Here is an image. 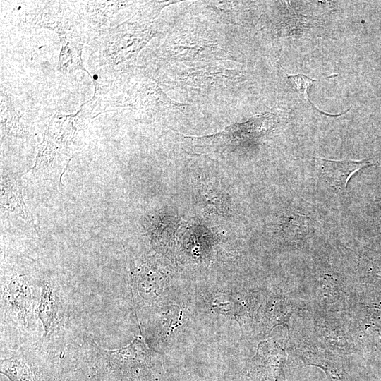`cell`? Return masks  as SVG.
<instances>
[{
    "instance_id": "obj_6",
    "label": "cell",
    "mask_w": 381,
    "mask_h": 381,
    "mask_svg": "<svg viewBox=\"0 0 381 381\" xmlns=\"http://www.w3.org/2000/svg\"><path fill=\"white\" fill-rule=\"evenodd\" d=\"M1 212L15 214L28 222H32V217L23 198L20 174L1 175Z\"/></svg>"
},
{
    "instance_id": "obj_12",
    "label": "cell",
    "mask_w": 381,
    "mask_h": 381,
    "mask_svg": "<svg viewBox=\"0 0 381 381\" xmlns=\"http://www.w3.org/2000/svg\"><path fill=\"white\" fill-rule=\"evenodd\" d=\"M289 80L294 85L296 89L303 96L304 99L309 102L314 108L308 96V89L312 85L315 80L302 74L289 75Z\"/></svg>"
},
{
    "instance_id": "obj_8",
    "label": "cell",
    "mask_w": 381,
    "mask_h": 381,
    "mask_svg": "<svg viewBox=\"0 0 381 381\" xmlns=\"http://www.w3.org/2000/svg\"><path fill=\"white\" fill-rule=\"evenodd\" d=\"M171 48H169V55L173 59H184L183 60H190V59L205 58L210 56L212 53L219 52L214 49L219 48L218 45L212 42L207 41L202 42V39H195V42H188L186 38H182L174 42Z\"/></svg>"
},
{
    "instance_id": "obj_10",
    "label": "cell",
    "mask_w": 381,
    "mask_h": 381,
    "mask_svg": "<svg viewBox=\"0 0 381 381\" xmlns=\"http://www.w3.org/2000/svg\"><path fill=\"white\" fill-rule=\"evenodd\" d=\"M62 49L59 57L60 69L70 72L83 69L81 60V44L74 38L64 37L61 40Z\"/></svg>"
},
{
    "instance_id": "obj_9",
    "label": "cell",
    "mask_w": 381,
    "mask_h": 381,
    "mask_svg": "<svg viewBox=\"0 0 381 381\" xmlns=\"http://www.w3.org/2000/svg\"><path fill=\"white\" fill-rule=\"evenodd\" d=\"M0 373L11 381H40L31 365L18 356L1 360Z\"/></svg>"
},
{
    "instance_id": "obj_3",
    "label": "cell",
    "mask_w": 381,
    "mask_h": 381,
    "mask_svg": "<svg viewBox=\"0 0 381 381\" xmlns=\"http://www.w3.org/2000/svg\"><path fill=\"white\" fill-rule=\"evenodd\" d=\"M284 362L283 350L271 343L262 342L251 360L249 375L256 381H284Z\"/></svg>"
},
{
    "instance_id": "obj_4",
    "label": "cell",
    "mask_w": 381,
    "mask_h": 381,
    "mask_svg": "<svg viewBox=\"0 0 381 381\" xmlns=\"http://www.w3.org/2000/svg\"><path fill=\"white\" fill-rule=\"evenodd\" d=\"M320 164L322 178L334 189L343 190L350 177L358 170L373 165L371 159L361 161H335L325 159H316Z\"/></svg>"
},
{
    "instance_id": "obj_1",
    "label": "cell",
    "mask_w": 381,
    "mask_h": 381,
    "mask_svg": "<svg viewBox=\"0 0 381 381\" xmlns=\"http://www.w3.org/2000/svg\"><path fill=\"white\" fill-rule=\"evenodd\" d=\"M102 349L109 369L118 375L131 381L149 380L155 375L153 354L141 336H136L124 347L116 350Z\"/></svg>"
},
{
    "instance_id": "obj_5",
    "label": "cell",
    "mask_w": 381,
    "mask_h": 381,
    "mask_svg": "<svg viewBox=\"0 0 381 381\" xmlns=\"http://www.w3.org/2000/svg\"><path fill=\"white\" fill-rule=\"evenodd\" d=\"M4 299L15 315L26 324L32 310V296L25 275L10 279L4 290Z\"/></svg>"
},
{
    "instance_id": "obj_11",
    "label": "cell",
    "mask_w": 381,
    "mask_h": 381,
    "mask_svg": "<svg viewBox=\"0 0 381 381\" xmlns=\"http://www.w3.org/2000/svg\"><path fill=\"white\" fill-rule=\"evenodd\" d=\"M211 307L214 312L232 317L238 322L245 313L241 299L230 294L217 295L212 301Z\"/></svg>"
},
{
    "instance_id": "obj_2",
    "label": "cell",
    "mask_w": 381,
    "mask_h": 381,
    "mask_svg": "<svg viewBox=\"0 0 381 381\" xmlns=\"http://www.w3.org/2000/svg\"><path fill=\"white\" fill-rule=\"evenodd\" d=\"M155 34L151 23L126 22L122 25L111 45V59L116 64H131L140 49Z\"/></svg>"
},
{
    "instance_id": "obj_7",
    "label": "cell",
    "mask_w": 381,
    "mask_h": 381,
    "mask_svg": "<svg viewBox=\"0 0 381 381\" xmlns=\"http://www.w3.org/2000/svg\"><path fill=\"white\" fill-rule=\"evenodd\" d=\"M59 300L49 282L42 287L37 315L43 325L44 336L53 331L59 320Z\"/></svg>"
},
{
    "instance_id": "obj_13",
    "label": "cell",
    "mask_w": 381,
    "mask_h": 381,
    "mask_svg": "<svg viewBox=\"0 0 381 381\" xmlns=\"http://www.w3.org/2000/svg\"><path fill=\"white\" fill-rule=\"evenodd\" d=\"M246 381H248V380H246Z\"/></svg>"
}]
</instances>
